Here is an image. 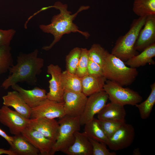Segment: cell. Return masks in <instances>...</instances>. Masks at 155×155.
Returning <instances> with one entry per match:
<instances>
[{"label":"cell","mask_w":155,"mask_h":155,"mask_svg":"<svg viewBox=\"0 0 155 155\" xmlns=\"http://www.w3.org/2000/svg\"><path fill=\"white\" fill-rule=\"evenodd\" d=\"M52 7L58 9L60 13L52 17L50 24H40L39 26L40 29L43 32L51 34L54 37L52 42L49 45L43 46V50L48 51L51 49L60 40L63 35L71 32H78L86 39L89 38L90 35L88 32L80 30L78 27L73 22L78 14L83 11L88 9L90 8L89 6H81L73 14L68 10L66 4H63L60 1L56 2Z\"/></svg>","instance_id":"cell-1"},{"label":"cell","mask_w":155,"mask_h":155,"mask_svg":"<svg viewBox=\"0 0 155 155\" xmlns=\"http://www.w3.org/2000/svg\"><path fill=\"white\" fill-rule=\"evenodd\" d=\"M36 49L28 53H20L17 57V63L9 69V75L2 82L5 90L19 82H25L34 85L37 82V76L41 72L44 60L38 57Z\"/></svg>","instance_id":"cell-2"},{"label":"cell","mask_w":155,"mask_h":155,"mask_svg":"<svg viewBox=\"0 0 155 155\" xmlns=\"http://www.w3.org/2000/svg\"><path fill=\"white\" fill-rule=\"evenodd\" d=\"M102 69L103 76L107 80L122 86L131 85L138 74L136 68L127 66L124 61L108 51Z\"/></svg>","instance_id":"cell-3"},{"label":"cell","mask_w":155,"mask_h":155,"mask_svg":"<svg viewBox=\"0 0 155 155\" xmlns=\"http://www.w3.org/2000/svg\"><path fill=\"white\" fill-rule=\"evenodd\" d=\"M146 17H140L133 20L129 30L117 39L111 54L125 62L139 54L135 50L134 46L140 32L144 25Z\"/></svg>","instance_id":"cell-4"},{"label":"cell","mask_w":155,"mask_h":155,"mask_svg":"<svg viewBox=\"0 0 155 155\" xmlns=\"http://www.w3.org/2000/svg\"><path fill=\"white\" fill-rule=\"evenodd\" d=\"M58 122L59 135L53 147L52 155L59 151L62 152L71 145L75 140V133L80 129V117L65 116L60 119Z\"/></svg>","instance_id":"cell-5"},{"label":"cell","mask_w":155,"mask_h":155,"mask_svg":"<svg viewBox=\"0 0 155 155\" xmlns=\"http://www.w3.org/2000/svg\"><path fill=\"white\" fill-rule=\"evenodd\" d=\"M103 90L108 96L111 102L124 106H135L140 103L142 97L139 93L129 88H125L119 84L107 80Z\"/></svg>","instance_id":"cell-6"},{"label":"cell","mask_w":155,"mask_h":155,"mask_svg":"<svg viewBox=\"0 0 155 155\" xmlns=\"http://www.w3.org/2000/svg\"><path fill=\"white\" fill-rule=\"evenodd\" d=\"M29 119L7 106L3 105L0 108V122L14 135L21 133L28 126Z\"/></svg>","instance_id":"cell-7"},{"label":"cell","mask_w":155,"mask_h":155,"mask_svg":"<svg viewBox=\"0 0 155 155\" xmlns=\"http://www.w3.org/2000/svg\"><path fill=\"white\" fill-rule=\"evenodd\" d=\"M108 96L104 90L94 93L89 96L86 102L83 113L80 117L81 125H85L92 120L105 106Z\"/></svg>","instance_id":"cell-8"},{"label":"cell","mask_w":155,"mask_h":155,"mask_svg":"<svg viewBox=\"0 0 155 155\" xmlns=\"http://www.w3.org/2000/svg\"><path fill=\"white\" fill-rule=\"evenodd\" d=\"M87 99V96L82 92L64 90L63 100L65 116L80 117L83 113Z\"/></svg>","instance_id":"cell-9"},{"label":"cell","mask_w":155,"mask_h":155,"mask_svg":"<svg viewBox=\"0 0 155 155\" xmlns=\"http://www.w3.org/2000/svg\"><path fill=\"white\" fill-rule=\"evenodd\" d=\"M135 136L133 127L130 124L125 123L108 138L107 145L112 150H122L131 145Z\"/></svg>","instance_id":"cell-10"},{"label":"cell","mask_w":155,"mask_h":155,"mask_svg":"<svg viewBox=\"0 0 155 155\" xmlns=\"http://www.w3.org/2000/svg\"><path fill=\"white\" fill-rule=\"evenodd\" d=\"M65 116L64 102H59L46 98L32 108L30 119L37 117L60 119Z\"/></svg>","instance_id":"cell-11"},{"label":"cell","mask_w":155,"mask_h":155,"mask_svg":"<svg viewBox=\"0 0 155 155\" xmlns=\"http://www.w3.org/2000/svg\"><path fill=\"white\" fill-rule=\"evenodd\" d=\"M62 71L58 65L51 64L47 67V73L51 76L49 81V91L46 93L47 98L59 102H63L64 90L61 82Z\"/></svg>","instance_id":"cell-12"},{"label":"cell","mask_w":155,"mask_h":155,"mask_svg":"<svg viewBox=\"0 0 155 155\" xmlns=\"http://www.w3.org/2000/svg\"><path fill=\"white\" fill-rule=\"evenodd\" d=\"M21 134L27 141L39 151L40 154L52 155L54 142L28 126Z\"/></svg>","instance_id":"cell-13"},{"label":"cell","mask_w":155,"mask_h":155,"mask_svg":"<svg viewBox=\"0 0 155 155\" xmlns=\"http://www.w3.org/2000/svg\"><path fill=\"white\" fill-rule=\"evenodd\" d=\"M28 126L55 143L58 137L59 125L55 119L45 117L30 119Z\"/></svg>","instance_id":"cell-14"},{"label":"cell","mask_w":155,"mask_h":155,"mask_svg":"<svg viewBox=\"0 0 155 155\" xmlns=\"http://www.w3.org/2000/svg\"><path fill=\"white\" fill-rule=\"evenodd\" d=\"M155 43V15L147 16L143 27L140 30L134 49L142 52Z\"/></svg>","instance_id":"cell-15"},{"label":"cell","mask_w":155,"mask_h":155,"mask_svg":"<svg viewBox=\"0 0 155 155\" xmlns=\"http://www.w3.org/2000/svg\"><path fill=\"white\" fill-rule=\"evenodd\" d=\"M14 90L17 91L22 98L31 108L39 104L47 98L46 90L35 87L30 90H26L16 84L11 87Z\"/></svg>","instance_id":"cell-16"},{"label":"cell","mask_w":155,"mask_h":155,"mask_svg":"<svg viewBox=\"0 0 155 155\" xmlns=\"http://www.w3.org/2000/svg\"><path fill=\"white\" fill-rule=\"evenodd\" d=\"M74 135L73 143L62 152L67 155H92V146L85 133L77 131Z\"/></svg>","instance_id":"cell-17"},{"label":"cell","mask_w":155,"mask_h":155,"mask_svg":"<svg viewBox=\"0 0 155 155\" xmlns=\"http://www.w3.org/2000/svg\"><path fill=\"white\" fill-rule=\"evenodd\" d=\"M3 105L11 107L27 119H30L32 108L25 102L19 93L14 90L8 92L2 97Z\"/></svg>","instance_id":"cell-18"},{"label":"cell","mask_w":155,"mask_h":155,"mask_svg":"<svg viewBox=\"0 0 155 155\" xmlns=\"http://www.w3.org/2000/svg\"><path fill=\"white\" fill-rule=\"evenodd\" d=\"M126 112L124 106L111 102L97 114L99 120L125 121Z\"/></svg>","instance_id":"cell-19"},{"label":"cell","mask_w":155,"mask_h":155,"mask_svg":"<svg viewBox=\"0 0 155 155\" xmlns=\"http://www.w3.org/2000/svg\"><path fill=\"white\" fill-rule=\"evenodd\" d=\"M106 79L103 76L87 74L81 78L82 92L86 96L103 90Z\"/></svg>","instance_id":"cell-20"},{"label":"cell","mask_w":155,"mask_h":155,"mask_svg":"<svg viewBox=\"0 0 155 155\" xmlns=\"http://www.w3.org/2000/svg\"><path fill=\"white\" fill-rule=\"evenodd\" d=\"M13 140L9 149L15 155H38L39 151L27 141L21 134L13 136Z\"/></svg>","instance_id":"cell-21"},{"label":"cell","mask_w":155,"mask_h":155,"mask_svg":"<svg viewBox=\"0 0 155 155\" xmlns=\"http://www.w3.org/2000/svg\"><path fill=\"white\" fill-rule=\"evenodd\" d=\"M155 56V43L148 46L141 53L134 56L124 62L130 67L136 68L144 66L147 63L154 65L153 58Z\"/></svg>","instance_id":"cell-22"},{"label":"cell","mask_w":155,"mask_h":155,"mask_svg":"<svg viewBox=\"0 0 155 155\" xmlns=\"http://www.w3.org/2000/svg\"><path fill=\"white\" fill-rule=\"evenodd\" d=\"M84 125V132L88 137L107 145L108 138L101 127L98 119L94 118Z\"/></svg>","instance_id":"cell-23"},{"label":"cell","mask_w":155,"mask_h":155,"mask_svg":"<svg viewBox=\"0 0 155 155\" xmlns=\"http://www.w3.org/2000/svg\"><path fill=\"white\" fill-rule=\"evenodd\" d=\"M61 82L64 90L75 92H82L81 78L75 74L71 73L66 70L62 72Z\"/></svg>","instance_id":"cell-24"},{"label":"cell","mask_w":155,"mask_h":155,"mask_svg":"<svg viewBox=\"0 0 155 155\" xmlns=\"http://www.w3.org/2000/svg\"><path fill=\"white\" fill-rule=\"evenodd\" d=\"M132 10L139 17L155 15V0H134Z\"/></svg>","instance_id":"cell-25"},{"label":"cell","mask_w":155,"mask_h":155,"mask_svg":"<svg viewBox=\"0 0 155 155\" xmlns=\"http://www.w3.org/2000/svg\"><path fill=\"white\" fill-rule=\"evenodd\" d=\"M151 91L146 100L135 106L139 110L140 116L143 119L148 118L155 103V82L150 86Z\"/></svg>","instance_id":"cell-26"},{"label":"cell","mask_w":155,"mask_h":155,"mask_svg":"<svg viewBox=\"0 0 155 155\" xmlns=\"http://www.w3.org/2000/svg\"><path fill=\"white\" fill-rule=\"evenodd\" d=\"M9 46H0V75L6 72L13 64Z\"/></svg>","instance_id":"cell-27"},{"label":"cell","mask_w":155,"mask_h":155,"mask_svg":"<svg viewBox=\"0 0 155 155\" xmlns=\"http://www.w3.org/2000/svg\"><path fill=\"white\" fill-rule=\"evenodd\" d=\"M88 51L89 60L102 67L108 51L97 43L93 44Z\"/></svg>","instance_id":"cell-28"},{"label":"cell","mask_w":155,"mask_h":155,"mask_svg":"<svg viewBox=\"0 0 155 155\" xmlns=\"http://www.w3.org/2000/svg\"><path fill=\"white\" fill-rule=\"evenodd\" d=\"M81 51V48L76 47L72 49L66 56L65 61L67 71L71 73L75 74Z\"/></svg>","instance_id":"cell-29"},{"label":"cell","mask_w":155,"mask_h":155,"mask_svg":"<svg viewBox=\"0 0 155 155\" xmlns=\"http://www.w3.org/2000/svg\"><path fill=\"white\" fill-rule=\"evenodd\" d=\"M98 121L101 127L108 139L125 123V121L99 120Z\"/></svg>","instance_id":"cell-30"},{"label":"cell","mask_w":155,"mask_h":155,"mask_svg":"<svg viewBox=\"0 0 155 155\" xmlns=\"http://www.w3.org/2000/svg\"><path fill=\"white\" fill-rule=\"evenodd\" d=\"M80 57L75 74L80 78L88 74L87 68L89 61L88 50L81 48Z\"/></svg>","instance_id":"cell-31"},{"label":"cell","mask_w":155,"mask_h":155,"mask_svg":"<svg viewBox=\"0 0 155 155\" xmlns=\"http://www.w3.org/2000/svg\"><path fill=\"white\" fill-rule=\"evenodd\" d=\"M92 147V155H115V152H111L107 149L106 144L88 137Z\"/></svg>","instance_id":"cell-32"},{"label":"cell","mask_w":155,"mask_h":155,"mask_svg":"<svg viewBox=\"0 0 155 155\" xmlns=\"http://www.w3.org/2000/svg\"><path fill=\"white\" fill-rule=\"evenodd\" d=\"M16 33L13 29L3 30L0 28V46H9Z\"/></svg>","instance_id":"cell-33"},{"label":"cell","mask_w":155,"mask_h":155,"mask_svg":"<svg viewBox=\"0 0 155 155\" xmlns=\"http://www.w3.org/2000/svg\"><path fill=\"white\" fill-rule=\"evenodd\" d=\"M88 74L96 76H103L102 67L98 64L89 60L87 68Z\"/></svg>","instance_id":"cell-34"},{"label":"cell","mask_w":155,"mask_h":155,"mask_svg":"<svg viewBox=\"0 0 155 155\" xmlns=\"http://www.w3.org/2000/svg\"><path fill=\"white\" fill-rule=\"evenodd\" d=\"M0 136L4 138L11 145L13 140V137L9 136L3 130L0 128Z\"/></svg>","instance_id":"cell-35"},{"label":"cell","mask_w":155,"mask_h":155,"mask_svg":"<svg viewBox=\"0 0 155 155\" xmlns=\"http://www.w3.org/2000/svg\"><path fill=\"white\" fill-rule=\"evenodd\" d=\"M6 154L8 155H15L14 153L10 149L5 150L0 148V155Z\"/></svg>","instance_id":"cell-36"},{"label":"cell","mask_w":155,"mask_h":155,"mask_svg":"<svg viewBox=\"0 0 155 155\" xmlns=\"http://www.w3.org/2000/svg\"><path fill=\"white\" fill-rule=\"evenodd\" d=\"M133 155H140L141 153L139 148L135 149L133 151Z\"/></svg>","instance_id":"cell-37"}]
</instances>
